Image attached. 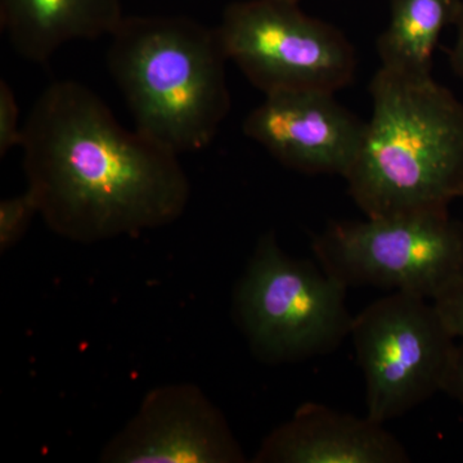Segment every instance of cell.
Returning a JSON list of instances; mask_svg holds the SVG:
<instances>
[{"mask_svg": "<svg viewBox=\"0 0 463 463\" xmlns=\"http://www.w3.org/2000/svg\"><path fill=\"white\" fill-rule=\"evenodd\" d=\"M24 169L45 224L79 243L172 224L190 203L178 155L116 120L78 81L47 88L24 124Z\"/></svg>", "mask_w": 463, "mask_h": 463, "instance_id": "6da1fadb", "label": "cell"}, {"mask_svg": "<svg viewBox=\"0 0 463 463\" xmlns=\"http://www.w3.org/2000/svg\"><path fill=\"white\" fill-rule=\"evenodd\" d=\"M373 116L345 175L365 216L448 207L463 199V103L432 76L379 70Z\"/></svg>", "mask_w": 463, "mask_h": 463, "instance_id": "7a4b0ae2", "label": "cell"}, {"mask_svg": "<svg viewBox=\"0 0 463 463\" xmlns=\"http://www.w3.org/2000/svg\"><path fill=\"white\" fill-rule=\"evenodd\" d=\"M108 67L136 128L181 156L206 148L230 114L223 44L215 29L178 16H125Z\"/></svg>", "mask_w": 463, "mask_h": 463, "instance_id": "3957f363", "label": "cell"}, {"mask_svg": "<svg viewBox=\"0 0 463 463\" xmlns=\"http://www.w3.org/2000/svg\"><path fill=\"white\" fill-rule=\"evenodd\" d=\"M347 286L321 265L288 257L273 232L259 240L234 291V316L268 364L328 354L352 331Z\"/></svg>", "mask_w": 463, "mask_h": 463, "instance_id": "277c9868", "label": "cell"}, {"mask_svg": "<svg viewBox=\"0 0 463 463\" xmlns=\"http://www.w3.org/2000/svg\"><path fill=\"white\" fill-rule=\"evenodd\" d=\"M312 248L323 269L347 288L434 301L463 277V223L448 207L332 222Z\"/></svg>", "mask_w": 463, "mask_h": 463, "instance_id": "5b68a950", "label": "cell"}, {"mask_svg": "<svg viewBox=\"0 0 463 463\" xmlns=\"http://www.w3.org/2000/svg\"><path fill=\"white\" fill-rule=\"evenodd\" d=\"M228 60L265 94L337 93L354 80V45L336 26L307 14L300 0H241L216 27Z\"/></svg>", "mask_w": 463, "mask_h": 463, "instance_id": "8992f818", "label": "cell"}, {"mask_svg": "<svg viewBox=\"0 0 463 463\" xmlns=\"http://www.w3.org/2000/svg\"><path fill=\"white\" fill-rule=\"evenodd\" d=\"M350 337L373 421L385 425L443 392L457 339L429 298L392 291L354 317Z\"/></svg>", "mask_w": 463, "mask_h": 463, "instance_id": "52a82bcc", "label": "cell"}, {"mask_svg": "<svg viewBox=\"0 0 463 463\" xmlns=\"http://www.w3.org/2000/svg\"><path fill=\"white\" fill-rule=\"evenodd\" d=\"M100 461L241 463L246 457L222 411L197 386L178 383L151 390Z\"/></svg>", "mask_w": 463, "mask_h": 463, "instance_id": "ba28073f", "label": "cell"}, {"mask_svg": "<svg viewBox=\"0 0 463 463\" xmlns=\"http://www.w3.org/2000/svg\"><path fill=\"white\" fill-rule=\"evenodd\" d=\"M335 96L323 90L265 94L243 121V133L288 169L345 178L367 123Z\"/></svg>", "mask_w": 463, "mask_h": 463, "instance_id": "9c48e42d", "label": "cell"}, {"mask_svg": "<svg viewBox=\"0 0 463 463\" xmlns=\"http://www.w3.org/2000/svg\"><path fill=\"white\" fill-rule=\"evenodd\" d=\"M407 448L383 423L341 412L328 405L304 403L274 429L255 463H408Z\"/></svg>", "mask_w": 463, "mask_h": 463, "instance_id": "30bf717a", "label": "cell"}, {"mask_svg": "<svg viewBox=\"0 0 463 463\" xmlns=\"http://www.w3.org/2000/svg\"><path fill=\"white\" fill-rule=\"evenodd\" d=\"M120 0H0V24L17 53L45 62L62 45L109 36L124 18Z\"/></svg>", "mask_w": 463, "mask_h": 463, "instance_id": "8fae6325", "label": "cell"}, {"mask_svg": "<svg viewBox=\"0 0 463 463\" xmlns=\"http://www.w3.org/2000/svg\"><path fill=\"white\" fill-rule=\"evenodd\" d=\"M463 0H390L388 26L377 39L383 71L432 76V57L441 33L455 25Z\"/></svg>", "mask_w": 463, "mask_h": 463, "instance_id": "7c38bea8", "label": "cell"}, {"mask_svg": "<svg viewBox=\"0 0 463 463\" xmlns=\"http://www.w3.org/2000/svg\"><path fill=\"white\" fill-rule=\"evenodd\" d=\"M38 214H41L38 200L29 188L24 194L2 200L0 203V251L2 254L23 240L33 218Z\"/></svg>", "mask_w": 463, "mask_h": 463, "instance_id": "4fadbf2b", "label": "cell"}, {"mask_svg": "<svg viewBox=\"0 0 463 463\" xmlns=\"http://www.w3.org/2000/svg\"><path fill=\"white\" fill-rule=\"evenodd\" d=\"M24 125L20 123V106L8 81H0V156L23 145Z\"/></svg>", "mask_w": 463, "mask_h": 463, "instance_id": "5bb4252c", "label": "cell"}, {"mask_svg": "<svg viewBox=\"0 0 463 463\" xmlns=\"http://www.w3.org/2000/svg\"><path fill=\"white\" fill-rule=\"evenodd\" d=\"M432 303L457 340H463V277Z\"/></svg>", "mask_w": 463, "mask_h": 463, "instance_id": "9a60e30c", "label": "cell"}, {"mask_svg": "<svg viewBox=\"0 0 463 463\" xmlns=\"http://www.w3.org/2000/svg\"><path fill=\"white\" fill-rule=\"evenodd\" d=\"M463 408V340H457L443 392Z\"/></svg>", "mask_w": 463, "mask_h": 463, "instance_id": "2e32d148", "label": "cell"}, {"mask_svg": "<svg viewBox=\"0 0 463 463\" xmlns=\"http://www.w3.org/2000/svg\"><path fill=\"white\" fill-rule=\"evenodd\" d=\"M456 41L449 51V62L453 71L463 80V3L456 24Z\"/></svg>", "mask_w": 463, "mask_h": 463, "instance_id": "e0dca14e", "label": "cell"}]
</instances>
